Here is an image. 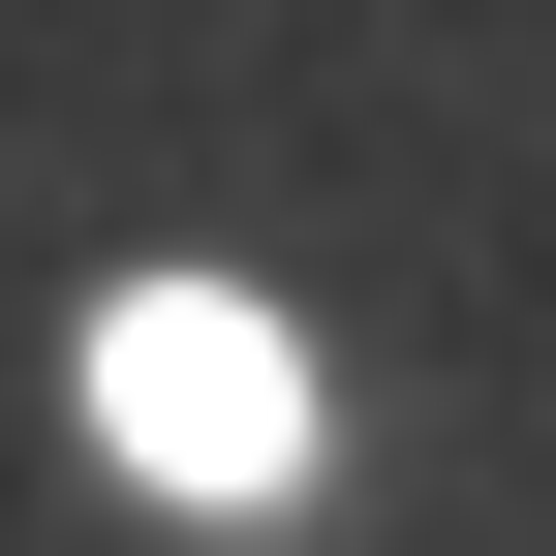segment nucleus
Wrapping results in <instances>:
<instances>
[{"mask_svg": "<svg viewBox=\"0 0 556 556\" xmlns=\"http://www.w3.org/2000/svg\"><path fill=\"white\" fill-rule=\"evenodd\" d=\"M93 433L155 464V495H309V340H278L248 278H124L93 309Z\"/></svg>", "mask_w": 556, "mask_h": 556, "instance_id": "f257e3e1", "label": "nucleus"}]
</instances>
